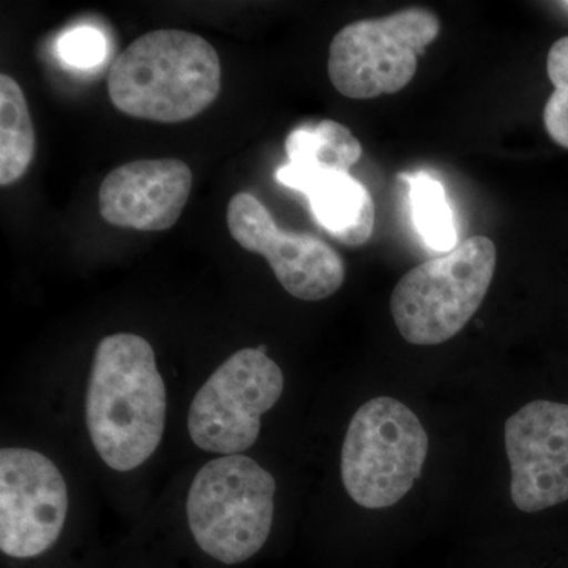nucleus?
Segmentation results:
<instances>
[{"mask_svg":"<svg viewBox=\"0 0 568 568\" xmlns=\"http://www.w3.org/2000/svg\"><path fill=\"white\" fill-rule=\"evenodd\" d=\"M284 151L287 160H306L346 171H351L364 153L353 132L331 119L293 130L284 141Z\"/></svg>","mask_w":568,"mask_h":568,"instance_id":"15","label":"nucleus"},{"mask_svg":"<svg viewBox=\"0 0 568 568\" xmlns=\"http://www.w3.org/2000/svg\"><path fill=\"white\" fill-rule=\"evenodd\" d=\"M106 40L93 28H77L63 33L58 41V52L67 65L74 69H93L106 55Z\"/></svg>","mask_w":568,"mask_h":568,"instance_id":"17","label":"nucleus"},{"mask_svg":"<svg viewBox=\"0 0 568 568\" xmlns=\"http://www.w3.org/2000/svg\"><path fill=\"white\" fill-rule=\"evenodd\" d=\"M166 413V386L151 343L134 334L104 336L85 394V425L103 463L118 473L144 465L162 443Z\"/></svg>","mask_w":568,"mask_h":568,"instance_id":"1","label":"nucleus"},{"mask_svg":"<svg viewBox=\"0 0 568 568\" xmlns=\"http://www.w3.org/2000/svg\"><path fill=\"white\" fill-rule=\"evenodd\" d=\"M193 186V171L178 159L136 160L115 168L99 190L104 222L122 230H171Z\"/></svg>","mask_w":568,"mask_h":568,"instance_id":"11","label":"nucleus"},{"mask_svg":"<svg viewBox=\"0 0 568 568\" xmlns=\"http://www.w3.org/2000/svg\"><path fill=\"white\" fill-rule=\"evenodd\" d=\"M439 32V18L424 7L351 22L332 40L328 78L347 99L372 100L403 91Z\"/></svg>","mask_w":568,"mask_h":568,"instance_id":"6","label":"nucleus"},{"mask_svg":"<svg viewBox=\"0 0 568 568\" xmlns=\"http://www.w3.org/2000/svg\"><path fill=\"white\" fill-rule=\"evenodd\" d=\"M399 179L409 185L410 215L424 244L439 253L457 248L454 211L448 204L443 183L425 171L399 174Z\"/></svg>","mask_w":568,"mask_h":568,"instance_id":"14","label":"nucleus"},{"mask_svg":"<svg viewBox=\"0 0 568 568\" xmlns=\"http://www.w3.org/2000/svg\"><path fill=\"white\" fill-rule=\"evenodd\" d=\"M496 264L495 242L474 235L407 272L390 297L392 316L403 338L416 346L454 338L484 304Z\"/></svg>","mask_w":568,"mask_h":568,"instance_id":"4","label":"nucleus"},{"mask_svg":"<svg viewBox=\"0 0 568 568\" xmlns=\"http://www.w3.org/2000/svg\"><path fill=\"white\" fill-rule=\"evenodd\" d=\"M226 219L234 241L246 252L265 257L276 280L293 297L324 301L345 283V263L331 245L316 235L282 230L253 194H234Z\"/></svg>","mask_w":568,"mask_h":568,"instance_id":"9","label":"nucleus"},{"mask_svg":"<svg viewBox=\"0 0 568 568\" xmlns=\"http://www.w3.org/2000/svg\"><path fill=\"white\" fill-rule=\"evenodd\" d=\"M220 91L219 52L203 37L174 29L134 40L108 74L111 103L142 121H190L207 110Z\"/></svg>","mask_w":568,"mask_h":568,"instance_id":"2","label":"nucleus"},{"mask_svg":"<svg viewBox=\"0 0 568 568\" xmlns=\"http://www.w3.org/2000/svg\"><path fill=\"white\" fill-rule=\"evenodd\" d=\"M284 390L282 368L267 347H245L223 362L194 395L189 433L197 447L211 454L242 455L254 446L261 418Z\"/></svg>","mask_w":568,"mask_h":568,"instance_id":"7","label":"nucleus"},{"mask_svg":"<svg viewBox=\"0 0 568 568\" xmlns=\"http://www.w3.org/2000/svg\"><path fill=\"white\" fill-rule=\"evenodd\" d=\"M36 155V132L21 85L0 74V185L9 186L28 173Z\"/></svg>","mask_w":568,"mask_h":568,"instance_id":"13","label":"nucleus"},{"mask_svg":"<svg viewBox=\"0 0 568 568\" xmlns=\"http://www.w3.org/2000/svg\"><path fill=\"white\" fill-rule=\"evenodd\" d=\"M275 179L286 189L305 194L317 224L343 245L362 246L372 239L375 201L349 171L306 160H287L276 170Z\"/></svg>","mask_w":568,"mask_h":568,"instance_id":"12","label":"nucleus"},{"mask_svg":"<svg viewBox=\"0 0 568 568\" xmlns=\"http://www.w3.org/2000/svg\"><path fill=\"white\" fill-rule=\"evenodd\" d=\"M426 455L428 435L416 413L390 396L369 399L347 426L343 485L358 506H395L420 477Z\"/></svg>","mask_w":568,"mask_h":568,"instance_id":"5","label":"nucleus"},{"mask_svg":"<svg viewBox=\"0 0 568 568\" xmlns=\"http://www.w3.org/2000/svg\"><path fill=\"white\" fill-rule=\"evenodd\" d=\"M547 71L555 91L545 104V129L556 144L568 149V36L549 50Z\"/></svg>","mask_w":568,"mask_h":568,"instance_id":"16","label":"nucleus"},{"mask_svg":"<svg viewBox=\"0 0 568 568\" xmlns=\"http://www.w3.org/2000/svg\"><path fill=\"white\" fill-rule=\"evenodd\" d=\"M275 491L274 476L246 455L205 463L185 504L197 547L226 566L252 559L271 536Z\"/></svg>","mask_w":568,"mask_h":568,"instance_id":"3","label":"nucleus"},{"mask_svg":"<svg viewBox=\"0 0 568 568\" xmlns=\"http://www.w3.org/2000/svg\"><path fill=\"white\" fill-rule=\"evenodd\" d=\"M69 488L61 470L40 452H0V549L14 559L43 555L61 537Z\"/></svg>","mask_w":568,"mask_h":568,"instance_id":"8","label":"nucleus"},{"mask_svg":"<svg viewBox=\"0 0 568 568\" xmlns=\"http://www.w3.org/2000/svg\"><path fill=\"white\" fill-rule=\"evenodd\" d=\"M511 500L525 514L568 500V405L537 399L508 418Z\"/></svg>","mask_w":568,"mask_h":568,"instance_id":"10","label":"nucleus"}]
</instances>
